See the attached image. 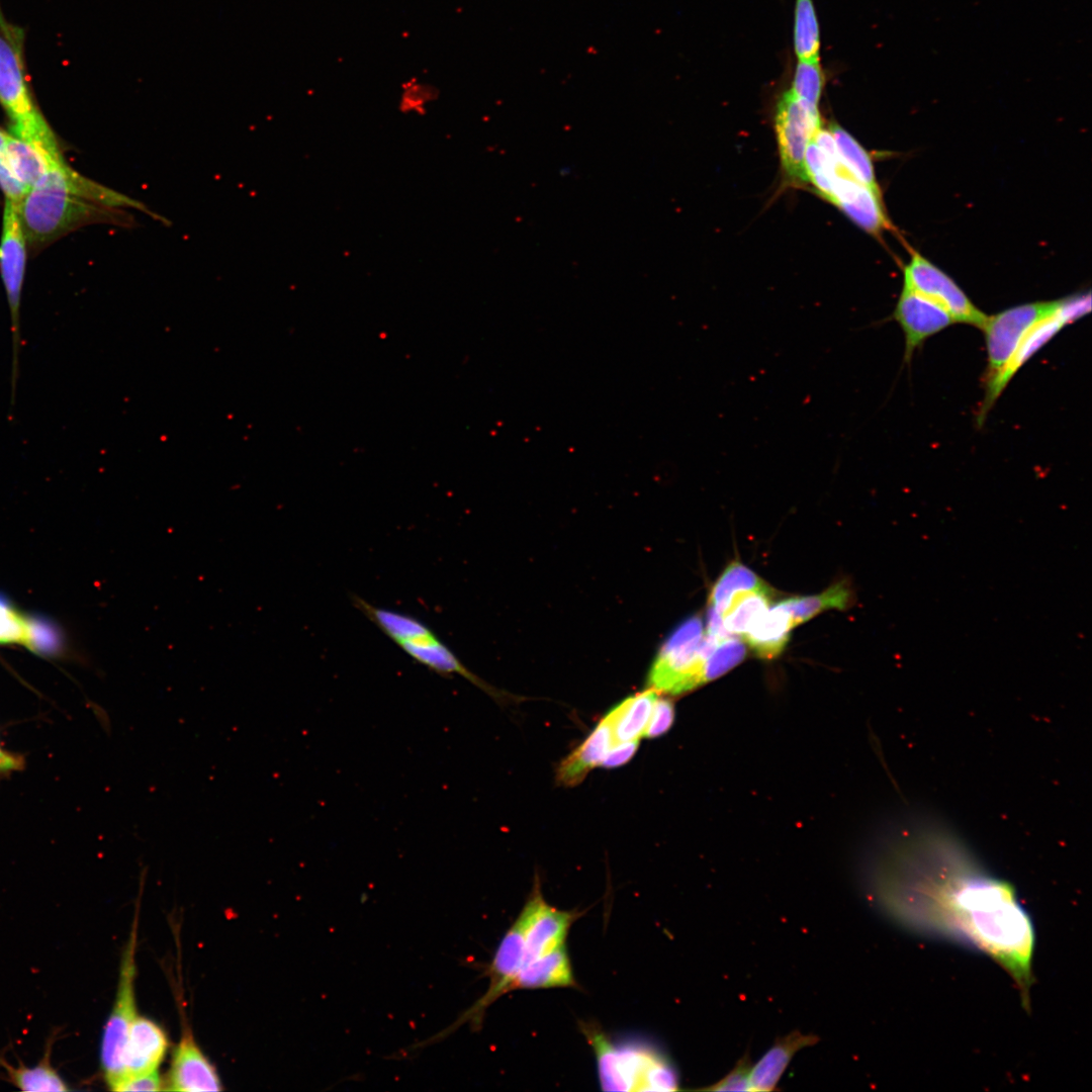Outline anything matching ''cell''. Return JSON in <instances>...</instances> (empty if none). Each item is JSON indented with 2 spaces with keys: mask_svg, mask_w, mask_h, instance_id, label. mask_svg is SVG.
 Segmentation results:
<instances>
[{
  "mask_svg": "<svg viewBox=\"0 0 1092 1092\" xmlns=\"http://www.w3.org/2000/svg\"><path fill=\"white\" fill-rule=\"evenodd\" d=\"M871 899L914 933L974 948L1013 980L1029 1010L1034 926L1012 886L987 873L953 838L906 835L877 861Z\"/></svg>",
  "mask_w": 1092,
  "mask_h": 1092,
  "instance_id": "obj_1",
  "label": "cell"
},
{
  "mask_svg": "<svg viewBox=\"0 0 1092 1092\" xmlns=\"http://www.w3.org/2000/svg\"><path fill=\"white\" fill-rule=\"evenodd\" d=\"M580 915L576 910H561L548 904L536 877L523 909L484 969L487 990L444 1032L450 1035L464 1024L478 1030L486 1010L497 999L515 990L533 989L546 969L567 950L569 929Z\"/></svg>",
  "mask_w": 1092,
  "mask_h": 1092,
  "instance_id": "obj_2",
  "label": "cell"
},
{
  "mask_svg": "<svg viewBox=\"0 0 1092 1092\" xmlns=\"http://www.w3.org/2000/svg\"><path fill=\"white\" fill-rule=\"evenodd\" d=\"M104 186L81 177L63 159L55 162L18 204L26 240L44 243L104 210L98 202Z\"/></svg>",
  "mask_w": 1092,
  "mask_h": 1092,
  "instance_id": "obj_3",
  "label": "cell"
},
{
  "mask_svg": "<svg viewBox=\"0 0 1092 1092\" xmlns=\"http://www.w3.org/2000/svg\"><path fill=\"white\" fill-rule=\"evenodd\" d=\"M579 1028L597 1060L605 1091H676L679 1076L671 1060L657 1045L639 1037L613 1038L592 1021Z\"/></svg>",
  "mask_w": 1092,
  "mask_h": 1092,
  "instance_id": "obj_4",
  "label": "cell"
},
{
  "mask_svg": "<svg viewBox=\"0 0 1092 1092\" xmlns=\"http://www.w3.org/2000/svg\"><path fill=\"white\" fill-rule=\"evenodd\" d=\"M352 603L403 652L443 676L460 675L493 698L500 693L470 671L441 638L420 619L399 611L377 607L353 595Z\"/></svg>",
  "mask_w": 1092,
  "mask_h": 1092,
  "instance_id": "obj_5",
  "label": "cell"
},
{
  "mask_svg": "<svg viewBox=\"0 0 1092 1092\" xmlns=\"http://www.w3.org/2000/svg\"><path fill=\"white\" fill-rule=\"evenodd\" d=\"M720 640L704 634L700 616L686 619L658 650L647 676L648 689L679 696L701 687L705 660Z\"/></svg>",
  "mask_w": 1092,
  "mask_h": 1092,
  "instance_id": "obj_6",
  "label": "cell"
},
{
  "mask_svg": "<svg viewBox=\"0 0 1092 1092\" xmlns=\"http://www.w3.org/2000/svg\"><path fill=\"white\" fill-rule=\"evenodd\" d=\"M136 925L134 921L123 951L116 996L101 1038L100 1062L111 1090L122 1078L123 1050L129 1028L138 1016L134 995Z\"/></svg>",
  "mask_w": 1092,
  "mask_h": 1092,
  "instance_id": "obj_7",
  "label": "cell"
},
{
  "mask_svg": "<svg viewBox=\"0 0 1092 1092\" xmlns=\"http://www.w3.org/2000/svg\"><path fill=\"white\" fill-rule=\"evenodd\" d=\"M822 127L818 108L798 99L790 90L779 98L775 128L783 172L793 186L809 183L805 167L806 150Z\"/></svg>",
  "mask_w": 1092,
  "mask_h": 1092,
  "instance_id": "obj_8",
  "label": "cell"
},
{
  "mask_svg": "<svg viewBox=\"0 0 1092 1092\" xmlns=\"http://www.w3.org/2000/svg\"><path fill=\"white\" fill-rule=\"evenodd\" d=\"M0 103L12 122V134L40 139L52 133L34 105L20 49L11 33L0 30Z\"/></svg>",
  "mask_w": 1092,
  "mask_h": 1092,
  "instance_id": "obj_9",
  "label": "cell"
},
{
  "mask_svg": "<svg viewBox=\"0 0 1092 1092\" xmlns=\"http://www.w3.org/2000/svg\"><path fill=\"white\" fill-rule=\"evenodd\" d=\"M25 235L18 204L6 200L0 240V273L10 311L12 336L11 404L14 403L20 350V301L25 273Z\"/></svg>",
  "mask_w": 1092,
  "mask_h": 1092,
  "instance_id": "obj_10",
  "label": "cell"
},
{
  "mask_svg": "<svg viewBox=\"0 0 1092 1092\" xmlns=\"http://www.w3.org/2000/svg\"><path fill=\"white\" fill-rule=\"evenodd\" d=\"M1062 299L1023 303L987 317L981 329L985 335L989 387L1004 370L1025 333L1038 321L1058 310Z\"/></svg>",
  "mask_w": 1092,
  "mask_h": 1092,
  "instance_id": "obj_11",
  "label": "cell"
},
{
  "mask_svg": "<svg viewBox=\"0 0 1092 1092\" xmlns=\"http://www.w3.org/2000/svg\"><path fill=\"white\" fill-rule=\"evenodd\" d=\"M903 286L944 309L954 323L982 329L988 315L968 297L958 283L916 251L903 270Z\"/></svg>",
  "mask_w": 1092,
  "mask_h": 1092,
  "instance_id": "obj_12",
  "label": "cell"
},
{
  "mask_svg": "<svg viewBox=\"0 0 1092 1092\" xmlns=\"http://www.w3.org/2000/svg\"><path fill=\"white\" fill-rule=\"evenodd\" d=\"M1090 306L1089 293L1062 299L1057 311L1035 323L1025 333L1004 370L986 388L985 397L979 411V423L984 422L988 412L1020 367L1065 326L1088 313Z\"/></svg>",
  "mask_w": 1092,
  "mask_h": 1092,
  "instance_id": "obj_13",
  "label": "cell"
},
{
  "mask_svg": "<svg viewBox=\"0 0 1092 1092\" xmlns=\"http://www.w3.org/2000/svg\"><path fill=\"white\" fill-rule=\"evenodd\" d=\"M838 206L855 224L866 232L880 235L889 229L890 222L877 192L856 179L840 161L831 177V190L827 199Z\"/></svg>",
  "mask_w": 1092,
  "mask_h": 1092,
  "instance_id": "obj_14",
  "label": "cell"
},
{
  "mask_svg": "<svg viewBox=\"0 0 1092 1092\" xmlns=\"http://www.w3.org/2000/svg\"><path fill=\"white\" fill-rule=\"evenodd\" d=\"M891 318L898 323L904 334V361L909 362L928 338L954 324L941 307L903 286Z\"/></svg>",
  "mask_w": 1092,
  "mask_h": 1092,
  "instance_id": "obj_15",
  "label": "cell"
},
{
  "mask_svg": "<svg viewBox=\"0 0 1092 1092\" xmlns=\"http://www.w3.org/2000/svg\"><path fill=\"white\" fill-rule=\"evenodd\" d=\"M168 1090L171 1091H219L222 1089L214 1066L196 1043L193 1035L185 1029L176 1045L169 1071Z\"/></svg>",
  "mask_w": 1092,
  "mask_h": 1092,
  "instance_id": "obj_16",
  "label": "cell"
},
{
  "mask_svg": "<svg viewBox=\"0 0 1092 1092\" xmlns=\"http://www.w3.org/2000/svg\"><path fill=\"white\" fill-rule=\"evenodd\" d=\"M168 1045L164 1029L153 1020L138 1015L126 1037L122 1055L123 1075L120 1080L130 1075L158 1070Z\"/></svg>",
  "mask_w": 1092,
  "mask_h": 1092,
  "instance_id": "obj_17",
  "label": "cell"
},
{
  "mask_svg": "<svg viewBox=\"0 0 1092 1092\" xmlns=\"http://www.w3.org/2000/svg\"><path fill=\"white\" fill-rule=\"evenodd\" d=\"M818 1035L792 1030L778 1036L762 1057L752 1065L750 1087L752 1092L776 1090L782 1076L795 1055L819 1042Z\"/></svg>",
  "mask_w": 1092,
  "mask_h": 1092,
  "instance_id": "obj_18",
  "label": "cell"
},
{
  "mask_svg": "<svg viewBox=\"0 0 1092 1092\" xmlns=\"http://www.w3.org/2000/svg\"><path fill=\"white\" fill-rule=\"evenodd\" d=\"M6 156L11 169L29 190L61 160L57 142H40L8 134Z\"/></svg>",
  "mask_w": 1092,
  "mask_h": 1092,
  "instance_id": "obj_19",
  "label": "cell"
},
{
  "mask_svg": "<svg viewBox=\"0 0 1092 1092\" xmlns=\"http://www.w3.org/2000/svg\"><path fill=\"white\" fill-rule=\"evenodd\" d=\"M614 744L612 728L605 716L587 738L559 763L557 783L565 787L580 784Z\"/></svg>",
  "mask_w": 1092,
  "mask_h": 1092,
  "instance_id": "obj_20",
  "label": "cell"
},
{
  "mask_svg": "<svg viewBox=\"0 0 1092 1092\" xmlns=\"http://www.w3.org/2000/svg\"><path fill=\"white\" fill-rule=\"evenodd\" d=\"M794 627L790 613L780 602L762 613L743 636L758 657L772 659L784 651Z\"/></svg>",
  "mask_w": 1092,
  "mask_h": 1092,
  "instance_id": "obj_21",
  "label": "cell"
},
{
  "mask_svg": "<svg viewBox=\"0 0 1092 1092\" xmlns=\"http://www.w3.org/2000/svg\"><path fill=\"white\" fill-rule=\"evenodd\" d=\"M658 695L655 691L647 689L626 698L606 714L615 743L640 740L643 737Z\"/></svg>",
  "mask_w": 1092,
  "mask_h": 1092,
  "instance_id": "obj_22",
  "label": "cell"
},
{
  "mask_svg": "<svg viewBox=\"0 0 1092 1092\" xmlns=\"http://www.w3.org/2000/svg\"><path fill=\"white\" fill-rule=\"evenodd\" d=\"M52 1042L41 1060L32 1066L11 1064L0 1060L8 1081L17 1089L30 1092H64L70 1088L51 1062Z\"/></svg>",
  "mask_w": 1092,
  "mask_h": 1092,
  "instance_id": "obj_23",
  "label": "cell"
},
{
  "mask_svg": "<svg viewBox=\"0 0 1092 1092\" xmlns=\"http://www.w3.org/2000/svg\"><path fill=\"white\" fill-rule=\"evenodd\" d=\"M853 600V594L846 581H839L826 590L807 597L784 600L781 603L791 615L794 626L802 624L828 609H847Z\"/></svg>",
  "mask_w": 1092,
  "mask_h": 1092,
  "instance_id": "obj_24",
  "label": "cell"
},
{
  "mask_svg": "<svg viewBox=\"0 0 1092 1092\" xmlns=\"http://www.w3.org/2000/svg\"><path fill=\"white\" fill-rule=\"evenodd\" d=\"M770 599L769 587L735 594L722 615L727 632L743 636L751 624L769 608Z\"/></svg>",
  "mask_w": 1092,
  "mask_h": 1092,
  "instance_id": "obj_25",
  "label": "cell"
},
{
  "mask_svg": "<svg viewBox=\"0 0 1092 1092\" xmlns=\"http://www.w3.org/2000/svg\"><path fill=\"white\" fill-rule=\"evenodd\" d=\"M768 587L769 586L747 566L738 561H733L724 569L712 586L709 597V607L714 608L722 616L735 594Z\"/></svg>",
  "mask_w": 1092,
  "mask_h": 1092,
  "instance_id": "obj_26",
  "label": "cell"
},
{
  "mask_svg": "<svg viewBox=\"0 0 1092 1092\" xmlns=\"http://www.w3.org/2000/svg\"><path fill=\"white\" fill-rule=\"evenodd\" d=\"M828 130L834 140L838 156L847 170L860 182L881 192L869 153L838 124L831 123Z\"/></svg>",
  "mask_w": 1092,
  "mask_h": 1092,
  "instance_id": "obj_27",
  "label": "cell"
},
{
  "mask_svg": "<svg viewBox=\"0 0 1092 1092\" xmlns=\"http://www.w3.org/2000/svg\"><path fill=\"white\" fill-rule=\"evenodd\" d=\"M793 40L798 61L819 60L820 28L813 0H796Z\"/></svg>",
  "mask_w": 1092,
  "mask_h": 1092,
  "instance_id": "obj_28",
  "label": "cell"
},
{
  "mask_svg": "<svg viewBox=\"0 0 1092 1092\" xmlns=\"http://www.w3.org/2000/svg\"><path fill=\"white\" fill-rule=\"evenodd\" d=\"M745 654L746 647L741 640L732 636L720 640L705 660L702 686L731 670L744 659Z\"/></svg>",
  "mask_w": 1092,
  "mask_h": 1092,
  "instance_id": "obj_29",
  "label": "cell"
},
{
  "mask_svg": "<svg viewBox=\"0 0 1092 1092\" xmlns=\"http://www.w3.org/2000/svg\"><path fill=\"white\" fill-rule=\"evenodd\" d=\"M825 85V74L819 60L798 61L790 91L808 105L818 108Z\"/></svg>",
  "mask_w": 1092,
  "mask_h": 1092,
  "instance_id": "obj_30",
  "label": "cell"
},
{
  "mask_svg": "<svg viewBox=\"0 0 1092 1092\" xmlns=\"http://www.w3.org/2000/svg\"><path fill=\"white\" fill-rule=\"evenodd\" d=\"M439 90L432 83L418 78L405 80L399 89L397 108L405 115H423L438 99Z\"/></svg>",
  "mask_w": 1092,
  "mask_h": 1092,
  "instance_id": "obj_31",
  "label": "cell"
},
{
  "mask_svg": "<svg viewBox=\"0 0 1092 1092\" xmlns=\"http://www.w3.org/2000/svg\"><path fill=\"white\" fill-rule=\"evenodd\" d=\"M57 631L48 623L39 620H26L24 645L41 655L56 654L60 649Z\"/></svg>",
  "mask_w": 1092,
  "mask_h": 1092,
  "instance_id": "obj_32",
  "label": "cell"
},
{
  "mask_svg": "<svg viewBox=\"0 0 1092 1092\" xmlns=\"http://www.w3.org/2000/svg\"><path fill=\"white\" fill-rule=\"evenodd\" d=\"M752 1068V1062L749 1057V1053L743 1054L734 1067L717 1082L702 1088L705 1091L724 1092V1091H750V1072Z\"/></svg>",
  "mask_w": 1092,
  "mask_h": 1092,
  "instance_id": "obj_33",
  "label": "cell"
},
{
  "mask_svg": "<svg viewBox=\"0 0 1092 1092\" xmlns=\"http://www.w3.org/2000/svg\"><path fill=\"white\" fill-rule=\"evenodd\" d=\"M26 620L0 599V643L24 644Z\"/></svg>",
  "mask_w": 1092,
  "mask_h": 1092,
  "instance_id": "obj_34",
  "label": "cell"
},
{
  "mask_svg": "<svg viewBox=\"0 0 1092 1092\" xmlns=\"http://www.w3.org/2000/svg\"><path fill=\"white\" fill-rule=\"evenodd\" d=\"M674 714L672 702L667 698H661L659 694L654 701L643 737L656 738L665 734L673 724Z\"/></svg>",
  "mask_w": 1092,
  "mask_h": 1092,
  "instance_id": "obj_35",
  "label": "cell"
},
{
  "mask_svg": "<svg viewBox=\"0 0 1092 1092\" xmlns=\"http://www.w3.org/2000/svg\"><path fill=\"white\" fill-rule=\"evenodd\" d=\"M0 188L6 200L19 204L28 191L11 169L6 153H0Z\"/></svg>",
  "mask_w": 1092,
  "mask_h": 1092,
  "instance_id": "obj_36",
  "label": "cell"
},
{
  "mask_svg": "<svg viewBox=\"0 0 1092 1092\" xmlns=\"http://www.w3.org/2000/svg\"><path fill=\"white\" fill-rule=\"evenodd\" d=\"M163 1089V1081L155 1070L150 1073L130 1075L120 1080L112 1089L113 1091H160Z\"/></svg>",
  "mask_w": 1092,
  "mask_h": 1092,
  "instance_id": "obj_37",
  "label": "cell"
},
{
  "mask_svg": "<svg viewBox=\"0 0 1092 1092\" xmlns=\"http://www.w3.org/2000/svg\"><path fill=\"white\" fill-rule=\"evenodd\" d=\"M640 740L615 743L606 753L599 766L615 768L627 763L636 753Z\"/></svg>",
  "mask_w": 1092,
  "mask_h": 1092,
  "instance_id": "obj_38",
  "label": "cell"
},
{
  "mask_svg": "<svg viewBox=\"0 0 1092 1092\" xmlns=\"http://www.w3.org/2000/svg\"><path fill=\"white\" fill-rule=\"evenodd\" d=\"M23 767V758L13 752L3 749L0 745V775L8 774Z\"/></svg>",
  "mask_w": 1092,
  "mask_h": 1092,
  "instance_id": "obj_39",
  "label": "cell"
},
{
  "mask_svg": "<svg viewBox=\"0 0 1092 1092\" xmlns=\"http://www.w3.org/2000/svg\"><path fill=\"white\" fill-rule=\"evenodd\" d=\"M8 133L0 130V153H6Z\"/></svg>",
  "mask_w": 1092,
  "mask_h": 1092,
  "instance_id": "obj_40",
  "label": "cell"
}]
</instances>
